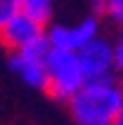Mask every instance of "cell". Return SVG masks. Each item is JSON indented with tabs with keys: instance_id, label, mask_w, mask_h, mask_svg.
Masks as SVG:
<instances>
[{
	"instance_id": "obj_9",
	"label": "cell",
	"mask_w": 123,
	"mask_h": 125,
	"mask_svg": "<svg viewBox=\"0 0 123 125\" xmlns=\"http://www.w3.org/2000/svg\"><path fill=\"white\" fill-rule=\"evenodd\" d=\"M107 17H109L114 24H118V26L123 28V0H109Z\"/></svg>"
},
{
	"instance_id": "obj_10",
	"label": "cell",
	"mask_w": 123,
	"mask_h": 125,
	"mask_svg": "<svg viewBox=\"0 0 123 125\" xmlns=\"http://www.w3.org/2000/svg\"><path fill=\"white\" fill-rule=\"evenodd\" d=\"M114 54H116V73L123 76V28L118 33L116 42H114Z\"/></svg>"
},
{
	"instance_id": "obj_7",
	"label": "cell",
	"mask_w": 123,
	"mask_h": 125,
	"mask_svg": "<svg viewBox=\"0 0 123 125\" xmlns=\"http://www.w3.org/2000/svg\"><path fill=\"white\" fill-rule=\"evenodd\" d=\"M52 5L55 0H24V12L31 14L38 24L48 26L52 19Z\"/></svg>"
},
{
	"instance_id": "obj_11",
	"label": "cell",
	"mask_w": 123,
	"mask_h": 125,
	"mask_svg": "<svg viewBox=\"0 0 123 125\" xmlns=\"http://www.w3.org/2000/svg\"><path fill=\"white\" fill-rule=\"evenodd\" d=\"M88 5H90V10H92L95 17H102L109 10V0H88Z\"/></svg>"
},
{
	"instance_id": "obj_1",
	"label": "cell",
	"mask_w": 123,
	"mask_h": 125,
	"mask_svg": "<svg viewBox=\"0 0 123 125\" xmlns=\"http://www.w3.org/2000/svg\"><path fill=\"white\" fill-rule=\"evenodd\" d=\"M123 87L114 78L88 80L69 99V113L76 125H114L121 116Z\"/></svg>"
},
{
	"instance_id": "obj_3",
	"label": "cell",
	"mask_w": 123,
	"mask_h": 125,
	"mask_svg": "<svg viewBox=\"0 0 123 125\" xmlns=\"http://www.w3.org/2000/svg\"><path fill=\"white\" fill-rule=\"evenodd\" d=\"M97 35H99V21L95 14H88L76 24H52L48 28L50 45L57 50H69V52H78Z\"/></svg>"
},
{
	"instance_id": "obj_5",
	"label": "cell",
	"mask_w": 123,
	"mask_h": 125,
	"mask_svg": "<svg viewBox=\"0 0 123 125\" xmlns=\"http://www.w3.org/2000/svg\"><path fill=\"white\" fill-rule=\"evenodd\" d=\"M48 28L38 24V21L31 17V14L21 12L17 14L14 19H10L5 26H0V42L5 45L7 50H12V52H21V50L31 45L36 38H40Z\"/></svg>"
},
{
	"instance_id": "obj_6",
	"label": "cell",
	"mask_w": 123,
	"mask_h": 125,
	"mask_svg": "<svg viewBox=\"0 0 123 125\" xmlns=\"http://www.w3.org/2000/svg\"><path fill=\"white\" fill-rule=\"evenodd\" d=\"M10 69L21 78V83L33 87V90H50V76H48V66H45V59H36V57H28L24 52H12L10 57Z\"/></svg>"
},
{
	"instance_id": "obj_2",
	"label": "cell",
	"mask_w": 123,
	"mask_h": 125,
	"mask_svg": "<svg viewBox=\"0 0 123 125\" xmlns=\"http://www.w3.org/2000/svg\"><path fill=\"white\" fill-rule=\"evenodd\" d=\"M45 66H48L50 76V94L59 102H69L83 85L88 83L85 71L81 66V59L76 52L69 50H57L52 47L50 54L45 57Z\"/></svg>"
},
{
	"instance_id": "obj_4",
	"label": "cell",
	"mask_w": 123,
	"mask_h": 125,
	"mask_svg": "<svg viewBox=\"0 0 123 125\" xmlns=\"http://www.w3.org/2000/svg\"><path fill=\"white\" fill-rule=\"evenodd\" d=\"M76 54L81 59V66L85 71L88 80L114 78V73H116V54H114V42L109 38L97 35L95 40H90Z\"/></svg>"
},
{
	"instance_id": "obj_12",
	"label": "cell",
	"mask_w": 123,
	"mask_h": 125,
	"mask_svg": "<svg viewBox=\"0 0 123 125\" xmlns=\"http://www.w3.org/2000/svg\"><path fill=\"white\" fill-rule=\"evenodd\" d=\"M118 120H121V123H123V106H121V116H118Z\"/></svg>"
},
{
	"instance_id": "obj_13",
	"label": "cell",
	"mask_w": 123,
	"mask_h": 125,
	"mask_svg": "<svg viewBox=\"0 0 123 125\" xmlns=\"http://www.w3.org/2000/svg\"><path fill=\"white\" fill-rule=\"evenodd\" d=\"M114 125H123V123H121V120H116V123H114Z\"/></svg>"
},
{
	"instance_id": "obj_8",
	"label": "cell",
	"mask_w": 123,
	"mask_h": 125,
	"mask_svg": "<svg viewBox=\"0 0 123 125\" xmlns=\"http://www.w3.org/2000/svg\"><path fill=\"white\" fill-rule=\"evenodd\" d=\"M24 12V0H0V26Z\"/></svg>"
}]
</instances>
